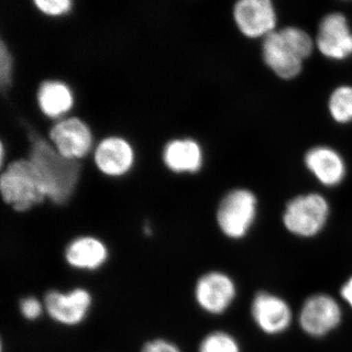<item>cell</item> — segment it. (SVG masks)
I'll return each mask as SVG.
<instances>
[{"label": "cell", "mask_w": 352, "mask_h": 352, "mask_svg": "<svg viewBox=\"0 0 352 352\" xmlns=\"http://www.w3.org/2000/svg\"><path fill=\"white\" fill-rule=\"evenodd\" d=\"M29 157L43 175L47 199L57 206L68 204L78 188L80 164L60 154L45 139L31 138Z\"/></svg>", "instance_id": "cell-1"}, {"label": "cell", "mask_w": 352, "mask_h": 352, "mask_svg": "<svg viewBox=\"0 0 352 352\" xmlns=\"http://www.w3.org/2000/svg\"><path fill=\"white\" fill-rule=\"evenodd\" d=\"M314 43L307 32L288 27L272 32L263 39V54L265 63L285 80L300 73L302 61L310 56Z\"/></svg>", "instance_id": "cell-2"}, {"label": "cell", "mask_w": 352, "mask_h": 352, "mask_svg": "<svg viewBox=\"0 0 352 352\" xmlns=\"http://www.w3.org/2000/svg\"><path fill=\"white\" fill-rule=\"evenodd\" d=\"M2 200L15 212H25L47 199V188L38 168L29 159L7 164L0 175Z\"/></svg>", "instance_id": "cell-3"}, {"label": "cell", "mask_w": 352, "mask_h": 352, "mask_svg": "<svg viewBox=\"0 0 352 352\" xmlns=\"http://www.w3.org/2000/svg\"><path fill=\"white\" fill-rule=\"evenodd\" d=\"M329 212L328 201L319 194L298 196L287 205L284 226L298 237H314L327 223Z\"/></svg>", "instance_id": "cell-4"}, {"label": "cell", "mask_w": 352, "mask_h": 352, "mask_svg": "<svg viewBox=\"0 0 352 352\" xmlns=\"http://www.w3.org/2000/svg\"><path fill=\"white\" fill-rule=\"evenodd\" d=\"M256 196L249 190L237 189L227 194L217 212L220 231L230 239H242L256 220Z\"/></svg>", "instance_id": "cell-5"}, {"label": "cell", "mask_w": 352, "mask_h": 352, "mask_svg": "<svg viewBox=\"0 0 352 352\" xmlns=\"http://www.w3.org/2000/svg\"><path fill=\"white\" fill-rule=\"evenodd\" d=\"M45 314L64 327H76L87 320L94 307V296L87 288L76 287L67 292L50 289L43 298Z\"/></svg>", "instance_id": "cell-6"}, {"label": "cell", "mask_w": 352, "mask_h": 352, "mask_svg": "<svg viewBox=\"0 0 352 352\" xmlns=\"http://www.w3.org/2000/svg\"><path fill=\"white\" fill-rule=\"evenodd\" d=\"M236 296L235 282L221 271H208L201 275L194 288L197 305L210 315L223 314L232 305Z\"/></svg>", "instance_id": "cell-7"}, {"label": "cell", "mask_w": 352, "mask_h": 352, "mask_svg": "<svg viewBox=\"0 0 352 352\" xmlns=\"http://www.w3.org/2000/svg\"><path fill=\"white\" fill-rule=\"evenodd\" d=\"M342 309L333 296L317 294L308 298L300 312V325L311 337H323L342 322Z\"/></svg>", "instance_id": "cell-8"}, {"label": "cell", "mask_w": 352, "mask_h": 352, "mask_svg": "<svg viewBox=\"0 0 352 352\" xmlns=\"http://www.w3.org/2000/svg\"><path fill=\"white\" fill-rule=\"evenodd\" d=\"M64 259L73 270L96 272L108 263L110 249L103 240L96 236H78L65 247Z\"/></svg>", "instance_id": "cell-9"}, {"label": "cell", "mask_w": 352, "mask_h": 352, "mask_svg": "<svg viewBox=\"0 0 352 352\" xmlns=\"http://www.w3.org/2000/svg\"><path fill=\"white\" fill-rule=\"evenodd\" d=\"M252 316L258 327L267 335L285 332L293 321L288 302L267 292H259L252 302Z\"/></svg>", "instance_id": "cell-10"}, {"label": "cell", "mask_w": 352, "mask_h": 352, "mask_svg": "<svg viewBox=\"0 0 352 352\" xmlns=\"http://www.w3.org/2000/svg\"><path fill=\"white\" fill-rule=\"evenodd\" d=\"M50 138L62 156L76 160L87 154L92 145V133L83 120L73 117L51 127Z\"/></svg>", "instance_id": "cell-11"}, {"label": "cell", "mask_w": 352, "mask_h": 352, "mask_svg": "<svg viewBox=\"0 0 352 352\" xmlns=\"http://www.w3.org/2000/svg\"><path fill=\"white\" fill-rule=\"evenodd\" d=\"M234 18L240 31L249 38H265L276 25V14L270 0H241L234 7Z\"/></svg>", "instance_id": "cell-12"}, {"label": "cell", "mask_w": 352, "mask_h": 352, "mask_svg": "<svg viewBox=\"0 0 352 352\" xmlns=\"http://www.w3.org/2000/svg\"><path fill=\"white\" fill-rule=\"evenodd\" d=\"M317 47L322 54L333 59H344L352 54V34L344 15L332 13L323 18L319 25Z\"/></svg>", "instance_id": "cell-13"}, {"label": "cell", "mask_w": 352, "mask_h": 352, "mask_svg": "<svg viewBox=\"0 0 352 352\" xmlns=\"http://www.w3.org/2000/svg\"><path fill=\"white\" fill-rule=\"evenodd\" d=\"M133 150L124 138L112 136L103 139L95 149V164L106 175H124L133 164Z\"/></svg>", "instance_id": "cell-14"}, {"label": "cell", "mask_w": 352, "mask_h": 352, "mask_svg": "<svg viewBox=\"0 0 352 352\" xmlns=\"http://www.w3.org/2000/svg\"><path fill=\"white\" fill-rule=\"evenodd\" d=\"M305 164L319 182L327 186L339 184L346 175L344 161L330 148L317 147L310 150L305 156Z\"/></svg>", "instance_id": "cell-15"}, {"label": "cell", "mask_w": 352, "mask_h": 352, "mask_svg": "<svg viewBox=\"0 0 352 352\" xmlns=\"http://www.w3.org/2000/svg\"><path fill=\"white\" fill-rule=\"evenodd\" d=\"M164 162L175 173H196L203 164V153L196 141L191 139L171 141L164 150Z\"/></svg>", "instance_id": "cell-16"}, {"label": "cell", "mask_w": 352, "mask_h": 352, "mask_svg": "<svg viewBox=\"0 0 352 352\" xmlns=\"http://www.w3.org/2000/svg\"><path fill=\"white\" fill-rule=\"evenodd\" d=\"M38 102L44 115L57 118L71 110L74 97L71 89L63 82L46 80L39 85Z\"/></svg>", "instance_id": "cell-17"}, {"label": "cell", "mask_w": 352, "mask_h": 352, "mask_svg": "<svg viewBox=\"0 0 352 352\" xmlns=\"http://www.w3.org/2000/svg\"><path fill=\"white\" fill-rule=\"evenodd\" d=\"M329 109L333 120L347 122L352 120V87H340L333 92Z\"/></svg>", "instance_id": "cell-18"}, {"label": "cell", "mask_w": 352, "mask_h": 352, "mask_svg": "<svg viewBox=\"0 0 352 352\" xmlns=\"http://www.w3.org/2000/svg\"><path fill=\"white\" fill-rule=\"evenodd\" d=\"M198 352H241V349L232 335L224 331H214L201 340Z\"/></svg>", "instance_id": "cell-19"}, {"label": "cell", "mask_w": 352, "mask_h": 352, "mask_svg": "<svg viewBox=\"0 0 352 352\" xmlns=\"http://www.w3.org/2000/svg\"><path fill=\"white\" fill-rule=\"evenodd\" d=\"M13 57L3 39L0 41V87L6 92L12 85Z\"/></svg>", "instance_id": "cell-20"}, {"label": "cell", "mask_w": 352, "mask_h": 352, "mask_svg": "<svg viewBox=\"0 0 352 352\" xmlns=\"http://www.w3.org/2000/svg\"><path fill=\"white\" fill-rule=\"evenodd\" d=\"M19 311L25 320H38L45 312L43 300H39L34 296H24L19 302Z\"/></svg>", "instance_id": "cell-21"}, {"label": "cell", "mask_w": 352, "mask_h": 352, "mask_svg": "<svg viewBox=\"0 0 352 352\" xmlns=\"http://www.w3.org/2000/svg\"><path fill=\"white\" fill-rule=\"evenodd\" d=\"M34 6L46 15L57 16L68 12L72 7L69 0H34Z\"/></svg>", "instance_id": "cell-22"}, {"label": "cell", "mask_w": 352, "mask_h": 352, "mask_svg": "<svg viewBox=\"0 0 352 352\" xmlns=\"http://www.w3.org/2000/svg\"><path fill=\"white\" fill-rule=\"evenodd\" d=\"M140 352H182L173 340L164 338H155L146 342Z\"/></svg>", "instance_id": "cell-23"}, {"label": "cell", "mask_w": 352, "mask_h": 352, "mask_svg": "<svg viewBox=\"0 0 352 352\" xmlns=\"http://www.w3.org/2000/svg\"><path fill=\"white\" fill-rule=\"evenodd\" d=\"M340 296L346 300L347 305L352 308V276L347 280L340 289Z\"/></svg>", "instance_id": "cell-24"}]
</instances>
